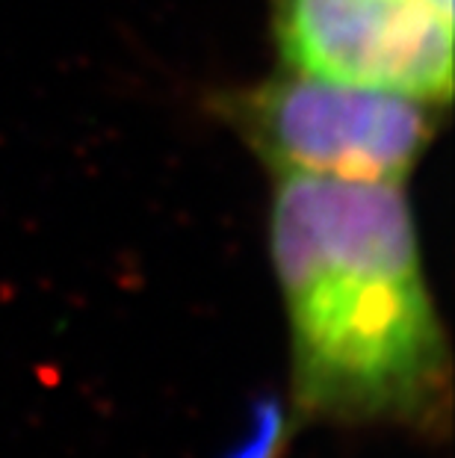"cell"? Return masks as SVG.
I'll return each instance as SVG.
<instances>
[{
  "mask_svg": "<svg viewBox=\"0 0 455 458\" xmlns=\"http://www.w3.org/2000/svg\"><path fill=\"white\" fill-rule=\"evenodd\" d=\"M269 246L290 328V420L443 441L452 352L402 183L281 174Z\"/></svg>",
  "mask_w": 455,
  "mask_h": 458,
  "instance_id": "obj_1",
  "label": "cell"
},
{
  "mask_svg": "<svg viewBox=\"0 0 455 458\" xmlns=\"http://www.w3.org/2000/svg\"><path fill=\"white\" fill-rule=\"evenodd\" d=\"M243 128L281 174L402 183L434 124L420 98L290 68L243 101Z\"/></svg>",
  "mask_w": 455,
  "mask_h": 458,
  "instance_id": "obj_2",
  "label": "cell"
},
{
  "mask_svg": "<svg viewBox=\"0 0 455 458\" xmlns=\"http://www.w3.org/2000/svg\"><path fill=\"white\" fill-rule=\"evenodd\" d=\"M275 33L296 72L450 101L452 27L423 0H275Z\"/></svg>",
  "mask_w": 455,
  "mask_h": 458,
  "instance_id": "obj_3",
  "label": "cell"
},
{
  "mask_svg": "<svg viewBox=\"0 0 455 458\" xmlns=\"http://www.w3.org/2000/svg\"><path fill=\"white\" fill-rule=\"evenodd\" d=\"M423 4H429L443 18H452V0H423Z\"/></svg>",
  "mask_w": 455,
  "mask_h": 458,
  "instance_id": "obj_4",
  "label": "cell"
}]
</instances>
